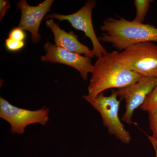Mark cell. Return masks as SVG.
<instances>
[{"label": "cell", "instance_id": "cell-1", "mask_svg": "<svg viewBox=\"0 0 157 157\" xmlns=\"http://www.w3.org/2000/svg\"><path fill=\"white\" fill-rule=\"evenodd\" d=\"M118 53L115 51L98 58L93 65L88 95L95 98L106 90L126 87L144 77L124 66L118 59Z\"/></svg>", "mask_w": 157, "mask_h": 157}, {"label": "cell", "instance_id": "cell-2", "mask_svg": "<svg viewBox=\"0 0 157 157\" xmlns=\"http://www.w3.org/2000/svg\"><path fill=\"white\" fill-rule=\"evenodd\" d=\"M103 32L100 41L124 50L138 43L157 42V28L149 24L138 23L119 17L107 18L100 27Z\"/></svg>", "mask_w": 157, "mask_h": 157}, {"label": "cell", "instance_id": "cell-3", "mask_svg": "<svg viewBox=\"0 0 157 157\" xmlns=\"http://www.w3.org/2000/svg\"><path fill=\"white\" fill-rule=\"evenodd\" d=\"M117 58L129 70L144 77L157 78V45L152 42L131 46L119 52Z\"/></svg>", "mask_w": 157, "mask_h": 157}, {"label": "cell", "instance_id": "cell-4", "mask_svg": "<svg viewBox=\"0 0 157 157\" xmlns=\"http://www.w3.org/2000/svg\"><path fill=\"white\" fill-rule=\"evenodd\" d=\"M115 90H113L111 94L105 96L103 93L95 98L89 96H82L101 114L103 125L108 129L110 135H114L122 143L128 144L132 140L130 133L125 128L119 117L120 101L117 99Z\"/></svg>", "mask_w": 157, "mask_h": 157}, {"label": "cell", "instance_id": "cell-5", "mask_svg": "<svg viewBox=\"0 0 157 157\" xmlns=\"http://www.w3.org/2000/svg\"><path fill=\"white\" fill-rule=\"evenodd\" d=\"M49 109L44 107L36 110L18 108L0 98V117L10 124L13 134H23L28 126L33 124H46L49 121Z\"/></svg>", "mask_w": 157, "mask_h": 157}, {"label": "cell", "instance_id": "cell-6", "mask_svg": "<svg viewBox=\"0 0 157 157\" xmlns=\"http://www.w3.org/2000/svg\"><path fill=\"white\" fill-rule=\"evenodd\" d=\"M96 6L95 1L90 0L86 2L79 10L73 14L68 15L54 14L47 15L45 18H56L60 21H68L74 29L83 32L85 36L91 41L93 52L95 56L98 58L105 55L108 52L101 44L93 26L92 13L93 9Z\"/></svg>", "mask_w": 157, "mask_h": 157}, {"label": "cell", "instance_id": "cell-7", "mask_svg": "<svg viewBox=\"0 0 157 157\" xmlns=\"http://www.w3.org/2000/svg\"><path fill=\"white\" fill-rule=\"evenodd\" d=\"M157 84V78L143 77L137 82L115 90L120 101H125V112L121 120L131 124L134 111L143 105Z\"/></svg>", "mask_w": 157, "mask_h": 157}, {"label": "cell", "instance_id": "cell-8", "mask_svg": "<svg viewBox=\"0 0 157 157\" xmlns=\"http://www.w3.org/2000/svg\"><path fill=\"white\" fill-rule=\"evenodd\" d=\"M46 54L41 57L42 62L63 64L76 69L82 78L87 80L89 73H91L93 65L89 57L71 52L57 47L49 42L44 45Z\"/></svg>", "mask_w": 157, "mask_h": 157}, {"label": "cell", "instance_id": "cell-9", "mask_svg": "<svg viewBox=\"0 0 157 157\" xmlns=\"http://www.w3.org/2000/svg\"><path fill=\"white\" fill-rule=\"evenodd\" d=\"M54 0H45L37 6L28 5L25 0H21L17 4V9L21 10V17L18 27L27 31L32 34V42L36 43L41 39L39 30L41 23L50 8Z\"/></svg>", "mask_w": 157, "mask_h": 157}, {"label": "cell", "instance_id": "cell-10", "mask_svg": "<svg viewBox=\"0 0 157 157\" xmlns=\"http://www.w3.org/2000/svg\"><path fill=\"white\" fill-rule=\"evenodd\" d=\"M45 24L52 31L54 36L55 45L57 47L81 55H84L90 59L95 56L93 50L79 42L78 36L73 32L67 33L62 29L52 18L47 20Z\"/></svg>", "mask_w": 157, "mask_h": 157}, {"label": "cell", "instance_id": "cell-11", "mask_svg": "<svg viewBox=\"0 0 157 157\" xmlns=\"http://www.w3.org/2000/svg\"><path fill=\"white\" fill-rule=\"evenodd\" d=\"M150 0H135L134 6L136 9V14L133 21L138 23H144L145 17L149 10Z\"/></svg>", "mask_w": 157, "mask_h": 157}, {"label": "cell", "instance_id": "cell-12", "mask_svg": "<svg viewBox=\"0 0 157 157\" xmlns=\"http://www.w3.org/2000/svg\"><path fill=\"white\" fill-rule=\"evenodd\" d=\"M140 109L148 113L157 109V84L147 98L145 102L140 107Z\"/></svg>", "mask_w": 157, "mask_h": 157}, {"label": "cell", "instance_id": "cell-13", "mask_svg": "<svg viewBox=\"0 0 157 157\" xmlns=\"http://www.w3.org/2000/svg\"><path fill=\"white\" fill-rule=\"evenodd\" d=\"M24 41H18L8 38L5 41V45L6 48L9 51H18L24 47Z\"/></svg>", "mask_w": 157, "mask_h": 157}, {"label": "cell", "instance_id": "cell-14", "mask_svg": "<svg viewBox=\"0 0 157 157\" xmlns=\"http://www.w3.org/2000/svg\"><path fill=\"white\" fill-rule=\"evenodd\" d=\"M150 128L153 133V137L157 139V109L148 113Z\"/></svg>", "mask_w": 157, "mask_h": 157}, {"label": "cell", "instance_id": "cell-15", "mask_svg": "<svg viewBox=\"0 0 157 157\" xmlns=\"http://www.w3.org/2000/svg\"><path fill=\"white\" fill-rule=\"evenodd\" d=\"M9 38L18 41H24L26 34L24 31L18 27L11 29L9 34Z\"/></svg>", "mask_w": 157, "mask_h": 157}, {"label": "cell", "instance_id": "cell-16", "mask_svg": "<svg viewBox=\"0 0 157 157\" xmlns=\"http://www.w3.org/2000/svg\"><path fill=\"white\" fill-rule=\"evenodd\" d=\"M11 7L9 1L1 0L0 1V20H2L5 16L8 9Z\"/></svg>", "mask_w": 157, "mask_h": 157}, {"label": "cell", "instance_id": "cell-17", "mask_svg": "<svg viewBox=\"0 0 157 157\" xmlns=\"http://www.w3.org/2000/svg\"><path fill=\"white\" fill-rule=\"evenodd\" d=\"M147 136L148 137L149 140H150L151 144H154L157 147V139L153 137L152 136L147 135Z\"/></svg>", "mask_w": 157, "mask_h": 157}, {"label": "cell", "instance_id": "cell-18", "mask_svg": "<svg viewBox=\"0 0 157 157\" xmlns=\"http://www.w3.org/2000/svg\"><path fill=\"white\" fill-rule=\"evenodd\" d=\"M153 147L155 151V157H157V147L155 146L154 144H152Z\"/></svg>", "mask_w": 157, "mask_h": 157}]
</instances>
